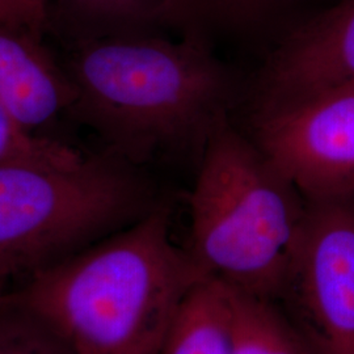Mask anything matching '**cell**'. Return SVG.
<instances>
[{
	"mask_svg": "<svg viewBox=\"0 0 354 354\" xmlns=\"http://www.w3.org/2000/svg\"><path fill=\"white\" fill-rule=\"evenodd\" d=\"M66 70L75 92L73 113L108 151L136 165L160 153L201 156L245 91L221 55L165 33L76 42Z\"/></svg>",
	"mask_w": 354,
	"mask_h": 354,
	"instance_id": "6da1fadb",
	"label": "cell"
},
{
	"mask_svg": "<svg viewBox=\"0 0 354 354\" xmlns=\"http://www.w3.org/2000/svg\"><path fill=\"white\" fill-rule=\"evenodd\" d=\"M206 277L171 238L160 203L136 223L26 279L13 297L73 354H159Z\"/></svg>",
	"mask_w": 354,
	"mask_h": 354,
	"instance_id": "7a4b0ae2",
	"label": "cell"
},
{
	"mask_svg": "<svg viewBox=\"0 0 354 354\" xmlns=\"http://www.w3.org/2000/svg\"><path fill=\"white\" fill-rule=\"evenodd\" d=\"M307 200L230 118L203 146L190 193L193 261L207 279L276 301Z\"/></svg>",
	"mask_w": 354,
	"mask_h": 354,
	"instance_id": "3957f363",
	"label": "cell"
},
{
	"mask_svg": "<svg viewBox=\"0 0 354 354\" xmlns=\"http://www.w3.org/2000/svg\"><path fill=\"white\" fill-rule=\"evenodd\" d=\"M160 203L137 165L109 151L75 167L0 165V279H29Z\"/></svg>",
	"mask_w": 354,
	"mask_h": 354,
	"instance_id": "277c9868",
	"label": "cell"
},
{
	"mask_svg": "<svg viewBox=\"0 0 354 354\" xmlns=\"http://www.w3.org/2000/svg\"><path fill=\"white\" fill-rule=\"evenodd\" d=\"M274 304L311 354H354V197L307 200Z\"/></svg>",
	"mask_w": 354,
	"mask_h": 354,
	"instance_id": "5b68a950",
	"label": "cell"
},
{
	"mask_svg": "<svg viewBox=\"0 0 354 354\" xmlns=\"http://www.w3.org/2000/svg\"><path fill=\"white\" fill-rule=\"evenodd\" d=\"M257 147L306 200L354 197V83L253 111Z\"/></svg>",
	"mask_w": 354,
	"mask_h": 354,
	"instance_id": "8992f818",
	"label": "cell"
},
{
	"mask_svg": "<svg viewBox=\"0 0 354 354\" xmlns=\"http://www.w3.org/2000/svg\"><path fill=\"white\" fill-rule=\"evenodd\" d=\"M354 83V0L328 3L263 61L251 108L261 111Z\"/></svg>",
	"mask_w": 354,
	"mask_h": 354,
	"instance_id": "52a82bcc",
	"label": "cell"
},
{
	"mask_svg": "<svg viewBox=\"0 0 354 354\" xmlns=\"http://www.w3.org/2000/svg\"><path fill=\"white\" fill-rule=\"evenodd\" d=\"M324 0H165V30L221 55L236 51L264 61Z\"/></svg>",
	"mask_w": 354,
	"mask_h": 354,
	"instance_id": "ba28073f",
	"label": "cell"
},
{
	"mask_svg": "<svg viewBox=\"0 0 354 354\" xmlns=\"http://www.w3.org/2000/svg\"><path fill=\"white\" fill-rule=\"evenodd\" d=\"M75 92L67 70L41 42V33L0 24V105L26 129L42 134L73 113Z\"/></svg>",
	"mask_w": 354,
	"mask_h": 354,
	"instance_id": "9c48e42d",
	"label": "cell"
},
{
	"mask_svg": "<svg viewBox=\"0 0 354 354\" xmlns=\"http://www.w3.org/2000/svg\"><path fill=\"white\" fill-rule=\"evenodd\" d=\"M165 0H46L54 20L76 42L93 38L165 33Z\"/></svg>",
	"mask_w": 354,
	"mask_h": 354,
	"instance_id": "30bf717a",
	"label": "cell"
},
{
	"mask_svg": "<svg viewBox=\"0 0 354 354\" xmlns=\"http://www.w3.org/2000/svg\"><path fill=\"white\" fill-rule=\"evenodd\" d=\"M159 354H235L232 310L225 285L205 279L193 289Z\"/></svg>",
	"mask_w": 354,
	"mask_h": 354,
	"instance_id": "8fae6325",
	"label": "cell"
},
{
	"mask_svg": "<svg viewBox=\"0 0 354 354\" xmlns=\"http://www.w3.org/2000/svg\"><path fill=\"white\" fill-rule=\"evenodd\" d=\"M228 292L235 354H311L273 301L231 289Z\"/></svg>",
	"mask_w": 354,
	"mask_h": 354,
	"instance_id": "7c38bea8",
	"label": "cell"
},
{
	"mask_svg": "<svg viewBox=\"0 0 354 354\" xmlns=\"http://www.w3.org/2000/svg\"><path fill=\"white\" fill-rule=\"evenodd\" d=\"M86 158L62 140L30 131L0 105V165L75 167Z\"/></svg>",
	"mask_w": 354,
	"mask_h": 354,
	"instance_id": "4fadbf2b",
	"label": "cell"
},
{
	"mask_svg": "<svg viewBox=\"0 0 354 354\" xmlns=\"http://www.w3.org/2000/svg\"><path fill=\"white\" fill-rule=\"evenodd\" d=\"M0 354H73L61 337L13 295L0 297Z\"/></svg>",
	"mask_w": 354,
	"mask_h": 354,
	"instance_id": "5bb4252c",
	"label": "cell"
},
{
	"mask_svg": "<svg viewBox=\"0 0 354 354\" xmlns=\"http://www.w3.org/2000/svg\"><path fill=\"white\" fill-rule=\"evenodd\" d=\"M0 24L41 33L48 26L46 0H0Z\"/></svg>",
	"mask_w": 354,
	"mask_h": 354,
	"instance_id": "9a60e30c",
	"label": "cell"
},
{
	"mask_svg": "<svg viewBox=\"0 0 354 354\" xmlns=\"http://www.w3.org/2000/svg\"><path fill=\"white\" fill-rule=\"evenodd\" d=\"M4 283H6V281L3 279H0V291L3 289V286H4Z\"/></svg>",
	"mask_w": 354,
	"mask_h": 354,
	"instance_id": "2e32d148",
	"label": "cell"
}]
</instances>
